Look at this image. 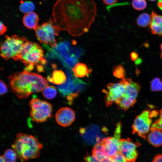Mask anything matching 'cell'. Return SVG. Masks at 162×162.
Here are the masks:
<instances>
[{
	"mask_svg": "<svg viewBox=\"0 0 162 162\" xmlns=\"http://www.w3.org/2000/svg\"><path fill=\"white\" fill-rule=\"evenodd\" d=\"M92 155L98 160L104 161L111 158L106 156L103 152L99 142L95 144L93 148Z\"/></svg>",
	"mask_w": 162,
	"mask_h": 162,
	"instance_id": "cell-22",
	"label": "cell"
},
{
	"mask_svg": "<svg viewBox=\"0 0 162 162\" xmlns=\"http://www.w3.org/2000/svg\"><path fill=\"white\" fill-rule=\"evenodd\" d=\"M138 54L135 52H132L130 54V58L131 60L135 61L138 58Z\"/></svg>",
	"mask_w": 162,
	"mask_h": 162,
	"instance_id": "cell-38",
	"label": "cell"
},
{
	"mask_svg": "<svg viewBox=\"0 0 162 162\" xmlns=\"http://www.w3.org/2000/svg\"><path fill=\"white\" fill-rule=\"evenodd\" d=\"M135 63L136 64H139L141 62V60L139 58H137L135 61Z\"/></svg>",
	"mask_w": 162,
	"mask_h": 162,
	"instance_id": "cell-41",
	"label": "cell"
},
{
	"mask_svg": "<svg viewBox=\"0 0 162 162\" xmlns=\"http://www.w3.org/2000/svg\"><path fill=\"white\" fill-rule=\"evenodd\" d=\"M85 162H111V158L104 161H101L97 159L93 155H88L84 157Z\"/></svg>",
	"mask_w": 162,
	"mask_h": 162,
	"instance_id": "cell-30",
	"label": "cell"
},
{
	"mask_svg": "<svg viewBox=\"0 0 162 162\" xmlns=\"http://www.w3.org/2000/svg\"><path fill=\"white\" fill-rule=\"evenodd\" d=\"M0 95H4L7 93L8 91V89L7 86L3 80H0Z\"/></svg>",
	"mask_w": 162,
	"mask_h": 162,
	"instance_id": "cell-33",
	"label": "cell"
},
{
	"mask_svg": "<svg viewBox=\"0 0 162 162\" xmlns=\"http://www.w3.org/2000/svg\"><path fill=\"white\" fill-rule=\"evenodd\" d=\"M136 102L122 95L115 103L119 109L125 111L133 106Z\"/></svg>",
	"mask_w": 162,
	"mask_h": 162,
	"instance_id": "cell-21",
	"label": "cell"
},
{
	"mask_svg": "<svg viewBox=\"0 0 162 162\" xmlns=\"http://www.w3.org/2000/svg\"><path fill=\"white\" fill-rule=\"evenodd\" d=\"M59 29L56 25L51 18L35 29L36 37L39 42L45 44H49L52 47L57 46L55 36H58Z\"/></svg>",
	"mask_w": 162,
	"mask_h": 162,
	"instance_id": "cell-6",
	"label": "cell"
},
{
	"mask_svg": "<svg viewBox=\"0 0 162 162\" xmlns=\"http://www.w3.org/2000/svg\"><path fill=\"white\" fill-rule=\"evenodd\" d=\"M72 71L76 77H83L91 72V69H88L86 66L84 64L78 63L72 68Z\"/></svg>",
	"mask_w": 162,
	"mask_h": 162,
	"instance_id": "cell-20",
	"label": "cell"
},
{
	"mask_svg": "<svg viewBox=\"0 0 162 162\" xmlns=\"http://www.w3.org/2000/svg\"><path fill=\"white\" fill-rule=\"evenodd\" d=\"M75 114L73 110L68 107L59 109L55 115L57 123L60 126L66 127L70 125L74 121Z\"/></svg>",
	"mask_w": 162,
	"mask_h": 162,
	"instance_id": "cell-13",
	"label": "cell"
},
{
	"mask_svg": "<svg viewBox=\"0 0 162 162\" xmlns=\"http://www.w3.org/2000/svg\"><path fill=\"white\" fill-rule=\"evenodd\" d=\"M160 48L161 50V53L160 54V57L161 58H162V43L160 45Z\"/></svg>",
	"mask_w": 162,
	"mask_h": 162,
	"instance_id": "cell-43",
	"label": "cell"
},
{
	"mask_svg": "<svg viewBox=\"0 0 162 162\" xmlns=\"http://www.w3.org/2000/svg\"><path fill=\"white\" fill-rule=\"evenodd\" d=\"M148 0L151 1H155L156 0Z\"/></svg>",
	"mask_w": 162,
	"mask_h": 162,
	"instance_id": "cell-44",
	"label": "cell"
},
{
	"mask_svg": "<svg viewBox=\"0 0 162 162\" xmlns=\"http://www.w3.org/2000/svg\"><path fill=\"white\" fill-rule=\"evenodd\" d=\"M29 105L31 109L30 116L34 121L43 122L51 117L52 106L48 102L38 98H33L29 102Z\"/></svg>",
	"mask_w": 162,
	"mask_h": 162,
	"instance_id": "cell-7",
	"label": "cell"
},
{
	"mask_svg": "<svg viewBox=\"0 0 162 162\" xmlns=\"http://www.w3.org/2000/svg\"><path fill=\"white\" fill-rule=\"evenodd\" d=\"M121 128V123L118 122L116 124L113 136L104 138L100 141L104 153L110 158L120 152Z\"/></svg>",
	"mask_w": 162,
	"mask_h": 162,
	"instance_id": "cell-9",
	"label": "cell"
},
{
	"mask_svg": "<svg viewBox=\"0 0 162 162\" xmlns=\"http://www.w3.org/2000/svg\"><path fill=\"white\" fill-rule=\"evenodd\" d=\"M47 80L51 83L58 85L65 82L66 77L64 73L61 70H55L52 73V76H48Z\"/></svg>",
	"mask_w": 162,
	"mask_h": 162,
	"instance_id": "cell-19",
	"label": "cell"
},
{
	"mask_svg": "<svg viewBox=\"0 0 162 162\" xmlns=\"http://www.w3.org/2000/svg\"><path fill=\"white\" fill-rule=\"evenodd\" d=\"M34 65L32 64H29L24 68V70L28 72L31 71L34 68Z\"/></svg>",
	"mask_w": 162,
	"mask_h": 162,
	"instance_id": "cell-37",
	"label": "cell"
},
{
	"mask_svg": "<svg viewBox=\"0 0 162 162\" xmlns=\"http://www.w3.org/2000/svg\"><path fill=\"white\" fill-rule=\"evenodd\" d=\"M138 142H134L130 138L120 139V152L127 162H134L137 158V148L141 145Z\"/></svg>",
	"mask_w": 162,
	"mask_h": 162,
	"instance_id": "cell-11",
	"label": "cell"
},
{
	"mask_svg": "<svg viewBox=\"0 0 162 162\" xmlns=\"http://www.w3.org/2000/svg\"><path fill=\"white\" fill-rule=\"evenodd\" d=\"M151 21L150 15L145 13L140 14L138 16L136 19V23L139 26L145 28L150 25Z\"/></svg>",
	"mask_w": 162,
	"mask_h": 162,
	"instance_id": "cell-24",
	"label": "cell"
},
{
	"mask_svg": "<svg viewBox=\"0 0 162 162\" xmlns=\"http://www.w3.org/2000/svg\"><path fill=\"white\" fill-rule=\"evenodd\" d=\"M118 0H103L104 3L107 5H112L115 4Z\"/></svg>",
	"mask_w": 162,
	"mask_h": 162,
	"instance_id": "cell-34",
	"label": "cell"
},
{
	"mask_svg": "<svg viewBox=\"0 0 162 162\" xmlns=\"http://www.w3.org/2000/svg\"><path fill=\"white\" fill-rule=\"evenodd\" d=\"M157 5L158 8L162 11V0H158Z\"/></svg>",
	"mask_w": 162,
	"mask_h": 162,
	"instance_id": "cell-40",
	"label": "cell"
},
{
	"mask_svg": "<svg viewBox=\"0 0 162 162\" xmlns=\"http://www.w3.org/2000/svg\"><path fill=\"white\" fill-rule=\"evenodd\" d=\"M37 69L39 72H43L44 71L43 67L40 65H38L37 66Z\"/></svg>",
	"mask_w": 162,
	"mask_h": 162,
	"instance_id": "cell-39",
	"label": "cell"
},
{
	"mask_svg": "<svg viewBox=\"0 0 162 162\" xmlns=\"http://www.w3.org/2000/svg\"><path fill=\"white\" fill-rule=\"evenodd\" d=\"M20 60L26 66L29 64L44 65L46 63L44 57L43 50L37 43L27 40L24 44Z\"/></svg>",
	"mask_w": 162,
	"mask_h": 162,
	"instance_id": "cell-5",
	"label": "cell"
},
{
	"mask_svg": "<svg viewBox=\"0 0 162 162\" xmlns=\"http://www.w3.org/2000/svg\"><path fill=\"white\" fill-rule=\"evenodd\" d=\"M111 158V162H127L124 158L120 152Z\"/></svg>",
	"mask_w": 162,
	"mask_h": 162,
	"instance_id": "cell-31",
	"label": "cell"
},
{
	"mask_svg": "<svg viewBox=\"0 0 162 162\" xmlns=\"http://www.w3.org/2000/svg\"><path fill=\"white\" fill-rule=\"evenodd\" d=\"M150 130L147 137L149 143L155 147L160 146L162 145V131L151 127Z\"/></svg>",
	"mask_w": 162,
	"mask_h": 162,
	"instance_id": "cell-17",
	"label": "cell"
},
{
	"mask_svg": "<svg viewBox=\"0 0 162 162\" xmlns=\"http://www.w3.org/2000/svg\"><path fill=\"white\" fill-rule=\"evenodd\" d=\"M57 91L55 87L53 86H48L43 91V95L47 99L54 98L56 96Z\"/></svg>",
	"mask_w": 162,
	"mask_h": 162,
	"instance_id": "cell-26",
	"label": "cell"
},
{
	"mask_svg": "<svg viewBox=\"0 0 162 162\" xmlns=\"http://www.w3.org/2000/svg\"><path fill=\"white\" fill-rule=\"evenodd\" d=\"M151 127L156 128L162 131V109L160 111L159 118L154 122Z\"/></svg>",
	"mask_w": 162,
	"mask_h": 162,
	"instance_id": "cell-32",
	"label": "cell"
},
{
	"mask_svg": "<svg viewBox=\"0 0 162 162\" xmlns=\"http://www.w3.org/2000/svg\"><path fill=\"white\" fill-rule=\"evenodd\" d=\"M0 162H6L4 160L2 155H1L0 156Z\"/></svg>",
	"mask_w": 162,
	"mask_h": 162,
	"instance_id": "cell-42",
	"label": "cell"
},
{
	"mask_svg": "<svg viewBox=\"0 0 162 162\" xmlns=\"http://www.w3.org/2000/svg\"><path fill=\"white\" fill-rule=\"evenodd\" d=\"M150 16L151 21L150 28L151 33L160 36L162 35V16L152 11Z\"/></svg>",
	"mask_w": 162,
	"mask_h": 162,
	"instance_id": "cell-16",
	"label": "cell"
},
{
	"mask_svg": "<svg viewBox=\"0 0 162 162\" xmlns=\"http://www.w3.org/2000/svg\"><path fill=\"white\" fill-rule=\"evenodd\" d=\"M27 41L23 36L6 35L4 41L0 44L1 56L5 60L10 58L15 61L20 60L22 48Z\"/></svg>",
	"mask_w": 162,
	"mask_h": 162,
	"instance_id": "cell-4",
	"label": "cell"
},
{
	"mask_svg": "<svg viewBox=\"0 0 162 162\" xmlns=\"http://www.w3.org/2000/svg\"><path fill=\"white\" fill-rule=\"evenodd\" d=\"M12 147L22 162L38 158L43 146L32 135L18 133Z\"/></svg>",
	"mask_w": 162,
	"mask_h": 162,
	"instance_id": "cell-3",
	"label": "cell"
},
{
	"mask_svg": "<svg viewBox=\"0 0 162 162\" xmlns=\"http://www.w3.org/2000/svg\"><path fill=\"white\" fill-rule=\"evenodd\" d=\"M19 8L22 13L26 14L34 12L35 6L34 4L32 1H21Z\"/></svg>",
	"mask_w": 162,
	"mask_h": 162,
	"instance_id": "cell-23",
	"label": "cell"
},
{
	"mask_svg": "<svg viewBox=\"0 0 162 162\" xmlns=\"http://www.w3.org/2000/svg\"><path fill=\"white\" fill-rule=\"evenodd\" d=\"M152 162H162V154H156Z\"/></svg>",
	"mask_w": 162,
	"mask_h": 162,
	"instance_id": "cell-35",
	"label": "cell"
},
{
	"mask_svg": "<svg viewBox=\"0 0 162 162\" xmlns=\"http://www.w3.org/2000/svg\"><path fill=\"white\" fill-rule=\"evenodd\" d=\"M7 28L4 25V23L0 21V35L3 34L7 31Z\"/></svg>",
	"mask_w": 162,
	"mask_h": 162,
	"instance_id": "cell-36",
	"label": "cell"
},
{
	"mask_svg": "<svg viewBox=\"0 0 162 162\" xmlns=\"http://www.w3.org/2000/svg\"><path fill=\"white\" fill-rule=\"evenodd\" d=\"M2 156L6 162H15L17 158L15 151L9 148L7 149Z\"/></svg>",
	"mask_w": 162,
	"mask_h": 162,
	"instance_id": "cell-25",
	"label": "cell"
},
{
	"mask_svg": "<svg viewBox=\"0 0 162 162\" xmlns=\"http://www.w3.org/2000/svg\"><path fill=\"white\" fill-rule=\"evenodd\" d=\"M8 79L9 87L20 99L26 98L32 93L43 91L49 86L47 80L41 75L25 70L11 74Z\"/></svg>",
	"mask_w": 162,
	"mask_h": 162,
	"instance_id": "cell-2",
	"label": "cell"
},
{
	"mask_svg": "<svg viewBox=\"0 0 162 162\" xmlns=\"http://www.w3.org/2000/svg\"><path fill=\"white\" fill-rule=\"evenodd\" d=\"M152 118L149 110H144L137 116L132 126V134L145 139L150 130Z\"/></svg>",
	"mask_w": 162,
	"mask_h": 162,
	"instance_id": "cell-10",
	"label": "cell"
},
{
	"mask_svg": "<svg viewBox=\"0 0 162 162\" xmlns=\"http://www.w3.org/2000/svg\"><path fill=\"white\" fill-rule=\"evenodd\" d=\"M124 87L123 96L133 100L136 101V98L141 86L139 82H134L131 79L127 78L122 79L119 82Z\"/></svg>",
	"mask_w": 162,
	"mask_h": 162,
	"instance_id": "cell-14",
	"label": "cell"
},
{
	"mask_svg": "<svg viewBox=\"0 0 162 162\" xmlns=\"http://www.w3.org/2000/svg\"><path fill=\"white\" fill-rule=\"evenodd\" d=\"M68 80L65 83L57 88L62 95L69 101L72 100L79 95L84 88L85 83L75 77H73L70 70H67Z\"/></svg>",
	"mask_w": 162,
	"mask_h": 162,
	"instance_id": "cell-8",
	"label": "cell"
},
{
	"mask_svg": "<svg viewBox=\"0 0 162 162\" xmlns=\"http://www.w3.org/2000/svg\"><path fill=\"white\" fill-rule=\"evenodd\" d=\"M113 75L116 77L121 79L125 78L126 72L122 65L115 66L113 68Z\"/></svg>",
	"mask_w": 162,
	"mask_h": 162,
	"instance_id": "cell-27",
	"label": "cell"
},
{
	"mask_svg": "<svg viewBox=\"0 0 162 162\" xmlns=\"http://www.w3.org/2000/svg\"><path fill=\"white\" fill-rule=\"evenodd\" d=\"M97 11L94 0H57L53 6L52 16L59 29L78 36L88 31Z\"/></svg>",
	"mask_w": 162,
	"mask_h": 162,
	"instance_id": "cell-1",
	"label": "cell"
},
{
	"mask_svg": "<svg viewBox=\"0 0 162 162\" xmlns=\"http://www.w3.org/2000/svg\"><path fill=\"white\" fill-rule=\"evenodd\" d=\"M86 132L82 130H80V133L83 135L84 138L86 142L91 144H97L101 140H100V134H99V129L96 127H91L88 128H83Z\"/></svg>",
	"mask_w": 162,
	"mask_h": 162,
	"instance_id": "cell-15",
	"label": "cell"
},
{
	"mask_svg": "<svg viewBox=\"0 0 162 162\" xmlns=\"http://www.w3.org/2000/svg\"><path fill=\"white\" fill-rule=\"evenodd\" d=\"M150 88L153 92L162 90V82L160 79L156 77L152 79L151 81Z\"/></svg>",
	"mask_w": 162,
	"mask_h": 162,
	"instance_id": "cell-28",
	"label": "cell"
},
{
	"mask_svg": "<svg viewBox=\"0 0 162 162\" xmlns=\"http://www.w3.org/2000/svg\"><path fill=\"white\" fill-rule=\"evenodd\" d=\"M132 5L135 10H142L146 8L147 2L146 0H133Z\"/></svg>",
	"mask_w": 162,
	"mask_h": 162,
	"instance_id": "cell-29",
	"label": "cell"
},
{
	"mask_svg": "<svg viewBox=\"0 0 162 162\" xmlns=\"http://www.w3.org/2000/svg\"><path fill=\"white\" fill-rule=\"evenodd\" d=\"M39 20L38 15L34 12L25 14L22 18V22L24 26L34 30L38 25Z\"/></svg>",
	"mask_w": 162,
	"mask_h": 162,
	"instance_id": "cell-18",
	"label": "cell"
},
{
	"mask_svg": "<svg viewBox=\"0 0 162 162\" xmlns=\"http://www.w3.org/2000/svg\"><path fill=\"white\" fill-rule=\"evenodd\" d=\"M108 91L103 89L106 95L104 100L107 107L111 106L122 96L124 91V85L120 82L118 83H110L107 86Z\"/></svg>",
	"mask_w": 162,
	"mask_h": 162,
	"instance_id": "cell-12",
	"label": "cell"
}]
</instances>
